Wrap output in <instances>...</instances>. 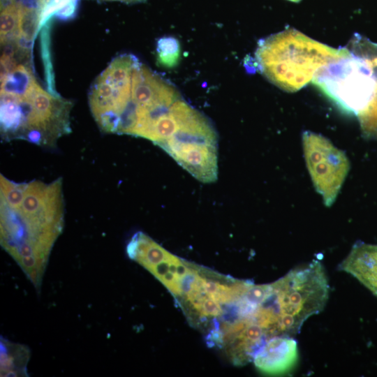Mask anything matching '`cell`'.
I'll list each match as a JSON object with an SVG mask.
<instances>
[{"label":"cell","mask_w":377,"mask_h":377,"mask_svg":"<svg viewBox=\"0 0 377 377\" xmlns=\"http://www.w3.org/2000/svg\"><path fill=\"white\" fill-rule=\"evenodd\" d=\"M64 227L62 179L27 183L16 210L1 205V244L39 290L49 255Z\"/></svg>","instance_id":"obj_1"},{"label":"cell","mask_w":377,"mask_h":377,"mask_svg":"<svg viewBox=\"0 0 377 377\" xmlns=\"http://www.w3.org/2000/svg\"><path fill=\"white\" fill-rule=\"evenodd\" d=\"M349 53L347 48L329 47L289 29L260 40L255 63L269 81L294 92L312 81L321 67Z\"/></svg>","instance_id":"obj_2"},{"label":"cell","mask_w":377,"mask_h":377,"mask_svg":"<svg viewBox=\"0 0 377 377\" xmlns=\"http://www.w3.org/2000/svg\"><path fill=\"white\" fill-rule=\"evenodd\" d=\"M71 101L45 91L36 80L22 94L1 92L2 138L52 147L71 131Z\"/></svg>","instance_id":"obj_3"},{"label":"cell","mask_w":377,"mask_h":377,"mask_svg":"<svg viewBox=\"0 0 377 377\" xmlns=\"http://www.w3.org/2000/svg\"><path fill=\"white\" fill-rule=\"evenodd\" d=\"M312 82L345 112L358 117L363 131L377 126V75L370 60L355 48L321 67Z\"/></svg>","instance_id":"obj_4"},{"label":"cell","mask_w":377,"mask_h":377,"mask_svg":"<svg viewBox=\"0 0 377 377\" xmlns=\"http://www.w3.org/2000/svg\"><path fill=\"white\" fill-rule=\"evenodd\" d=\"M272 285L282 335L298 333L310 316L323 309L329 296L325 269L317 260L292 269Z\"/></svg>","instance_id":"obj_5"},{"label":"cell","mask_w":377,"mask_h":377,"mask_svg":"<svg viewBox=\"0 0 377 377\" xmlns=\"http://www.w3.org/2000/svg\"><path fill=\"white\" fill-rule=\"evenodd\" d=\"M181 97L170 82L138 60L133 71L130 98L119 119L120 132L140 137L152 120Z\"/></svg>","instance_id":"obj_6"},{"label":"cell","mask_w":377,"mask_h":377,"mask_svg":"<svg viewBox=\"0 0 377 377\" xmlns=\"http://www.w3.org/2000/svg\"><path fill=\"white\" fill-rule=\"evenodd\" d=\"M138 61L131 54L119 55L91 87L89 106L98 126L105 133H117L119 118L130 98L133 71Z\"/></svg>","instance_id":"obj_7"},{"label":"cell","mask_w":377,"mask_h":377,"mask_svg":"<svg viewBox=\"0 0 377 377\" xmlns=\"http://www.w3.org/2000/svg\"><path fill=\"white\" fill-rule=\"evenodd\" d=\"M306 165L316 191L330 207L334 202L350 168L346 154L320 135H302Z\"/></svg>","instance_id":"obj_8"},{"label":"cell","mask_w":377,"mask_h":377,"mask_svg":"<svg viewBox=\"0 0 377 377\" xmlns=\"http://www.w3.org/2000/svg\"><path fill=\"white\" fill-rule=\"evenodd\" d=\"M158 146L200 182L212 183L217 179V140L174 138Z\"/></svg>","instance_id":"obj_9"},{"label":"cell","mask_w":377,"mask_h":377,"mask_svg":"<svg viewBox=\"0 0 377 377\" xmlns=\"http://www.w3.org/2000/svg\"><path fill=\"white\" fill-rule=\"evenodd\" d=\"M298 357L297 341L287 335L268 339L256 352L253 361L256 367L267 374H283L291 370Z\"/></svg>","instance_id":"obj_10"},{"label":"cell","mask_w":377,"mask_h":377,"mask_svg":"<svg viewBox=\"0 0 377 377\" xmlns=\"http://www.w3.org/2000/svg\"><path fill=\"white\" fill-rule=\"evenodd\" d=\"M377 297V244L357 243L339 265Z\"/></svg>","instance_id":"obj_11"},{"label":"cell","mask_w":377,"mask_h":377,"mask_svg":"<svg viewBox=\"0 0 377 377\" xmlns=\"http://www.w3.org/2000/svg\"><path fill=\"white\" fill-rule=\"evenodd\" d=\"M29 352L24 346L1 341V376H22L26 374Z\"/></svg>","instance_id":"obj_12"},{"label":"cell","mask_w":377,"mask_h":377,"mask_svg":"<svg viewBox=\"0 0 377 377\" xmlns=\"http://www.w3.org/2000/svg\"><path fill=\"white\" fill-rule=\"evenodd\" d=\"M1 43H15L19 35L20 5L14 1L1 8Z\"/></svg>","instance_id":"obj_13"},{"label":"cell","mask_w":377,"mask_h":377,"mask_svg":"<svg viewBox=\"0 0 377 377\" xmlns=\"http://www.w3.org/2000/svg\"><path fill=\"white\" fill-rule=\"evenodd\" d=\"M27 183H15L1 175V205L16 210L22 205Z\"/></svg>","instance_id":"obj_14"},{"label":"cell","mask_w":377,"mask_h":377,"mask_svg":"<svg viewBox=\"0 0 377 377\" xmlns=\"http://www.w3.org/2000/svg\"><path fill=\"white\" fill-rule=\"evenodd\" d=\"M157 61L166 68L177 65L180 57V45L178 40L172 36L161 38L156 45Z\"/></svg>","instance_id":"obj_15"},{"label":"cell","mask_w":377,"mask_h":377,"mask_svg":"<svg viewBox=\"0 0 377 377\" xmlns=\"http://www.w3.org/2000/svg\"><path fill=\"white\" fill-rule=\"evenodd\" d=\"M48 28L47 25L45 24L43 27L42 33V53L43 59L44 61L45 71V77L47 84L48 91L54 95H59L55 89L54 86V79H53V73L52 68V63L50 61V51H49V36H48Z\"/></svg>","instance_id":"obj_16"},{"label":"cell","mask_w":377,"mask_h":377,"mask_svg":"<svg viewBox=\"0 0 377 377\" xmlns=\"http://www.w3.org/2000/svg\"><path fill=\"white\" fill-rule=\"evenodd\" d=\"M106 1H117L132 3L143 2V1H145L146 0H106Z\"/></svg>","instance_id":"obj_17"},{"label":"cell","mask_w":377,"mask_h":377,"mask_svg":"<svg viewBox=\"0 0 377 377\" xmlns=\"http://www.w3.org/2000/svg\"><path fill=\"white\" fill-rule=\"evenodd\" d=\"M15 0H1V8L5 6L6 5L14 1Z\"/></svg>","instance_id":"obj_18"},{"label":"cell","mask_w":377,"mask_h":377,"mask_svg":"<svg viewBox=\"0 0 377 377\" xmlns=\"http://www.w3.org/2000/svg\"><path fill=\"white\" fill-rule=\"evenodd\" d=\"M288 1H293V2H299L301 0H288Z\"/></svg>","instance_id":"obj_19"},{"label":"cell","mask_w":377,"mask_h":377,"mask_svg":"<svg viewBox=\"0 0 377 377\" xmlns=\"http://www.w3.org/2000/svg\"><path fill=\"white\" fill-rule=\"evenodd\" d=\"M375 133H377V126H376V131H375Z\"/></svg>","instance_id":"obj_20"}]
</instances>
